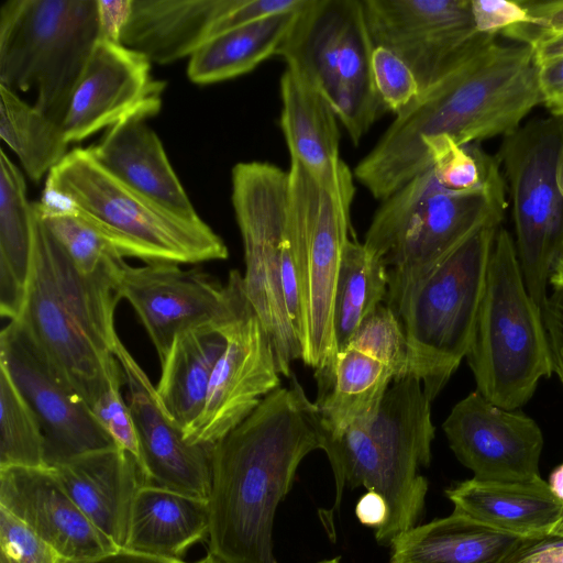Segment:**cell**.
<instances>
[{
	"label": "cell",
	"mask_w": 563,
	"mask_h": 563,
	"mask_svg": "<svg viewBox=\"0 0 563 563\" xmlns=\"http://www.w3.org/2000/svg\"><path fill=\"white\" fill-rule=\"evenodd\" d=\"M551 536H563V514Z\"/></svg>",
	"instance_id": "obj_53"
},
{
	"label": "cell",
	"mask_w": 563,
	"mask_h": 563,
	"mask_svg": "<svg viewBox=\"0 0 563 563\" xmlns=\"http://www.w3.org/2000/svg\"><path fill=\"white\" fill-rule=\"evenodd\" d=\"M466 357L477 391L508 410L527 404L539 380L553 372L542 311L526 287L514 238L501 225Z\"/></svg>",
	"instance_id": "obj_8"
},
{
	"label": "cell",
	"mask_w": 563,
	"mask_h": 563,
	"mask_svg": "<svg viewBox=\"0 0 563 563\" xmlns=\"http://www.w3.org/2000/svg\"><path fill=\"white\" fill-rule=\"evenodd\" d=\"M347 346L355 347L386 365L391 371L394 380L410 376L406 336L398 318L387 305L380 303L364 319Z\"/></svg>",
	"instance_id": "obj_37"
},
{
	"label": "cell",
	"mask_w": 563,
	"mask_h": 563,
	"mask_svg": "<svg viewBox=\"0 0 563 563\" xmlns=\"http://www.w3.org/2000/svg\"><path fill=\"white\" fill-rule=\"evenodd\" d=\"M239 0H132L120 43L151 63L190 57Z\"/></svg>",
	"instance_id": "obj_25"
},
{
	"label": "cell",
	"mask_w": 563,
	"mask_h": 563,
	"mask_svg": "<svg viewBox=\"0 0 563 563\" xmlns=\"http://www.w3.org/2000/svg\"><path fill=\"white\" fill-rule=\"evenodd\" d=\"M454 510L495 530L528 539L551 536L563 503L538 476L527 482L471 478L445 490Z\"/></svg>",
	"instance_id": "obj_26"
},
{
	"label": "cell",
	"mask_w": 563,
	"mask_h": 563,
	"mask_svg": "<svg viewBox=\"0 0 563 563\" xmlns=\"http://www.w3.org/2000/svg\"><path fill=\"white\" fill-rule=\"evenodd\" d=\"M317 563H341V558L336 556V558H332V559H325V560L319 561Z\"/></svg>",
	"instance_id": "obj_54"
},
{
	"label": "cell",
	"mask_w": 563,
	"mask_h": 563,
	"mask_svg": "<svg viewBox=\"0 0 563 563\" xmlns=\"http://www.w3.org/2000/svg\"><path fill=\"white\" fill-rule=\"evenodd\" d=\"M431 168L439 183L455 191H507L497 156L483 150L481 143L459 144L440 134L423 142Z\"/></svg>",
	"instance_id": "obj_35"
},
{
	"label": "cell",
	"mask_w": 563,
	"mask_h": 563,
	"mask_svg": "<svg viewBox=\"0 0 563 563\" xmlns=\"http://www.w3.org/2000/svg\"><path fill=\"white\" fill-rule=\"evenodd\" d=\"M34 206L76 268L84 275L96 273L111 256L119 255L112 245L90 224L69 213L42 212Z\"/></svg>",
	"instance_id": "obj_38"
},
{
	"label": "cell",
	"mask_w": 563,
	"mask_h": 563,
	"mask_svg": "<svg viewBox=\"0 0 563 563\" xmlns=\"http://www.w3.org/2000/svg\"><path fill=\"white\" fill-rule=\"evenodd\" d=\"M36 205L42 212L82 219L123 258L181 265L229 256L223 240L202 219H186L129 187L87 148L71 150L48 173Z\"/></svg>",
	"instance_id": "obj_5"
},
{
	"label": "cell",
	"mask_w": 563,
	"mask_h": 563,
	"mask_svg": "<svg viewBox=\"0 0 563 563\" xmlns=\"http://www.w3.org/2000/svg\"><path fill=\"white\" fill-rule=\"evenodd\" d=\"M0 136L32 181H40L67 155L64 129L16 92L0 85Z\"/></svg>",
	"instance_id": "obj_34"
},
{
	"label": "cell",
	"mask_w": 563,
	"mask_h": 563,
	"mask_svg": "<svg viewBox=\"0 0 563 563\" xmlns=\"http://www.w3.org/2000/svg\"><path fill=\"white\" fill-rule=\"evenodd\" d=\"M280 128L290 153L322 186L355 194L353 173L340 156L338 117L300 75L286 67L279 81Z\"/></svg>",
	"instance_id": "obj_23"
},
{
	"label": "cell",
	"mask_w": 563,
	"mask_h": 563,
	"mask_svg": "<svg viewBox=\"0 0 563 563\" xmlns=\"http://www.w3.org/2000/svg\"><path fill=\"white\" fill-rule=\"evenodd\" d=\"M146 120L131 118L113 125L88 152L134 190L186 219H201Z\"/></svg>",
	"instance_id": "obj_24"
},
{
	"label": "cell",
	"mask_w": 563,
	"mask_h": 563,
	"mask_svg": "<svg viewBox=\"0 0 563 563\" xmlns=\"http://www.w3.org/2000/svg\"><path fill=\"white\" fill-rule=\"evenodd\" d=\"M207 556H208V563H223L209 553L207 554Z\"/></svg>",
	"instance_id": "obj_55"
},
{
	"label": "cell",
	"mask_w": 563,
	"mask_h": 563,
	"mask_svg": "<svg viewBox=\"0 0 563 563\" xmlns=\"http://www.w3.org/2000/svg\"><path fill=\"white\" fill-rule=\"evenodd\" d=\"M362 0H308L277 55L331 106L354 145L386 112L374 86Z\"/></svg>",
	"instance_id": "obj_11"
},
{
	"label": "cell",
	"mask_w": 563,
	"mask_h": 563,
	"mask_svg": "<svg viewBox=\"0 0 563 563\" xmlns=\"http://www.w3.org/2000/svg\"><path fill=\"white\" fill-rule=\"evenodd\" d=\"M115 356L123 369L130 407L142 452L144 484L209 500L213 446L189 443L167 415L156 387L119 341Z\"/></svg>",
	"instance_id": "obj_20"
},
{
	"label": "cell",
	"mask_w": 563,
	"mask_h": 563,
	"mask_svg": "<svg viewBox=\"0 0 563 563\" xmlns=\"http://www.w3.org/2000/svg\"><path fill=\"white\" fill-rule=\"evenodd\" d=\"M393 380L391 371L368 354L352 346L340 351L331 383L316 401L323 440L373 413Z\"/></svg>",
	"instance_id": "obj_32"
},
{
	"label": "cell",
	"mask_w": 563,
	"mask_h": 563,
	"mask_svg": "<svg viewBox=\"0 0 563 563\" xmlns=\"http://www.w3.org/2000/svg\"><path fill=\"white\" fill-rule=\"evenodd\" d=\"M121 260L113 255L96 273L81 274L33 202L31 274L15 320L90 407L111 384H124L115 356L120 339L114 325L121 299L115 288Z\"/></svg>",
	"instance_id": "obj_3"
},
{
	"label": "cell",
	"mask_w": 563,
	"mask_h": 563,
	"mask_svg": "<svg viewBox=\"0 0 563 563\" xmlns=\"http://www.w3.org/2000/svg\"><path fill=\"white\" fill-rule=\"evenodd\" d=\"M1 554L13 563H60L59 554L24 522L0 507Z\"/></svg>",
	"instance_id": "obj_41"
},
{
	"label": "cell",
	"mask_w": 563,
	"mask_h": 563,
	"mask_svg": "<svg viewBox=\"0 0 563 563\" xmlns=\"http://www.w3.org/2000/svg\"><path fill=\"white\" fill-rule=\"evenodd\" d=\"M316 402L294 377L212 448L208 553L223 563H277L273 523L300 462L322 450Z\"/></svg>",
	"instance_id": "obj_2"
},
{
	"label": "cell",
	"mask_w": 563,
	"mask_h": 563,
	"mask_svg": "<svg viewBox=\"0 0 563 563\" xmlns=\"http://www.w3.org/2000/svg\"><path fill=\"white\" fill-rule=\"evenodd\" d=\"M542 104L551 117L563 119V57L539 66Z\"/></svg>",
	"instance_id": "obj_45"
},
{
	"label": "cell",
	"mask_w": 563,
	"mask_h": 563,
	"mask_svg": "<svg viewBox=\"0 0 563 563\" xmlns=\"http://www.w3.org/2000/svg\"><path fill=\"white\" fill-rule=\"evenodd\" d=\"M500 225L479 230L428 273L388 287L385 300L402 327L410 376L430 402L470 350Z\"/></svg>",
	"instance_id": "obj_7"
},
{
	"label": "cell",
	"mask_w": 563,
	"mask_h": 563,
	"mask_svg": "<svg viewBox=\"0 0 563 563\" xmlns=\"http://www.w3.org/2000/svg\"><path fill=\"white\" fill-rule=\"evenodd\" d=\"M372 75L385 110L396 115L406 110L420 95V87L411 69L388 48L375 45L372 54Z\"/></svg>",
	"instance_id": "obj_39"
},
{
	"label": "cell",
	"mask_w": 563,
	"mask_h": 563,
	"mask_svg": "<svg viewBox=\"0 0 563 563\" xmlns=\"http://www.w3.org/2000/svg\"><path fill=\"white\" fill-rule=\"evenodd\" d=\"M433 439L431 402L415 376L393 380L373 413L340 435L325 438L322 450L335 482L332 508L319 512L328 534L335 537L334 514L346 486H362L385 499L388 516L374 533L378 544L390 547L416 527L428 492L419 470L430 464Z\"/></svg>",
	"instance_id": "obj_4"
},
{
	"label": "cell",
	"mask_w": 563,
	"mask_h": 563,
	"mask_svg": "<svg viewBox=\"0 0 563 563\" xmlns=\"http://www.w3.org/2000/svg\"><path fill=\"white\" fill-rule=\"evenodd\" d=\"M230 324L205 323L179 332L161 362L156 391L167 415L183 430L202 410L211 375L227 345L225 329Z\"/></svg>",
	"instance_id": "obj_29"
},
{
	"label": "cell",
	"mask_w": 563,
	"mask_h": 563,
	"mask_svg": "<svg viewBox=\"0 0 563 563\" xmlns=\"http://www.w3.org/2000/svg\"><path fill=\"white\" fill-rule=\"evenodd\" d=\"M510 197L515 245L528 292L547 300L563 256V119H533L503 137L496 154Z\"/></svg>",
	"instance_id": "obj_12"
},
{
	"label": "cell",
	"mask_w": 563,
	"mask_h": 563,
	"mask_svg": "<svg viewBox=\"0 0 563 563\" xmlns=\"http://www.w3.org/2000/svg\"><path fill=\"white\" fill-rule=\"evenodd\" d=\"M308 0H239L214 24L210 37L271 15L298 11Z\"/></svg>",
	"instance_id": "obj_43"
},
{
	"label": "cell",
	"mask_w": 563,
	"mask_h": 563,
	"mask_svg": "<svg viewBox=\"0 0 563 563\" xmlns=\"http://www.w3.org/2000/svg\"><path fill=\"white\" fill-rule=\"evenodd\" d=\"M539 540L495 530L453 510L395 539L389 563H518Z\"/></svg>",
	"instance_id": "obj_27"
},
{
	"label": "cell",
	"mask_w": 563,
	"mask_h": 563,
	"mask_svg": "<svg viewBox=\"0 0 563 563\" xmlns=\"http://www.w3.org/2000/svg\"><path fill=\"white\" fill-rule=\"evenodd\" d=\"M355 515L361 523L376 530L386 521L388 507L379 494L367 492L358 499Z\"/></svg>",
	"instance_id": "obj_48"
},
{
	"label": "cell",
	"mask_w": 563,
	"mask_h": 563,
	"mask_svg": "<svg viewBox=\"0 0 563 563\" xmlns=\"http://www.w3.org/2000/svg\"><path fill=\"white\" fill-rule=\"evenodd\" d=\"M225 336L202 410L183 430L192 444L213 446L280 384L269 338L251 303L227 327Z\"/></svg>",
	"instance_id": "obj_17"
},
{
	"label": "cell",
	"mask_w": 563,
	"mask_h": 563,
	"mask_svg": "<svg viewBox=\"0 0 563 563\" xmlns=\"http://www.w3.org/2000/svg\"><path fill=\"white\" fill-rule=\"evenodd\" d=\"M166 82L151 74V62L121 43L99 38L73 93L63 129L68 143L102 129L158 113Z\"/></svg>",
	"instance_id": "obj_18"
},
{
	"label": "cell",
	"mask_w": 563,
	"mask_h": 563,
	"mask_svg": "<svg viewBox=\"0 0 563 563\" xmlns=\"http://www.w3.org/2000/svg\"><path fill=\"white\" fill-rule=\"evenodd\" d=\"M471 11L478 33L501 34L519 25H531L525 1L471 0Z\"/></svg>",
	"instance_id": "obj_42"
},
{
	"label": "cell",
	"mask_w": 563,
	"mask_h": 563,
	"mask_svg": "<svg viewBox=\"0 0 563 563\" xmlns=\"http://www.w3.org/2000/svg\"><path fill=\"white\" fill-rule=\"evenodd\" d=\"M518 563H563V536L539 540Z\"/></svg>",
	"instance_id": "obj_50"
},
{
	"label": "cell",
	"mask_w": 563,
	"mask_h": 563,
	"mask_svg": "<svg viewBox=\"0 0 563 563\" xmlns=\"http://www.w3.org/2000/svg\"><path fill=\"white\" fill-rule=\"evenodd\" d=\"M552 369L563 384V288H554L542 308Z\"/></svg>",
	"instance_id": "obj_44"
},
{
	"label": "cell",
	"mask_w": 563,
	"mask_h": 563,
	"mask_svg": "<svg viewBox=\"0 0 563 563\" xmlns=\"http://www.w3.org/2000/svg\"><path fill=\"white\" fill-rule=\"evenodd\" d=\"M131 4L132 0H97L99 38L120 43Z\"/></svg>",
	"instance_id": "obj_46"
},
{
	"label": "cell",
	"mask_w": 563,
	"mask_h": 563,
	"mask_svg": "<svg viewBox=\"0 0 563 563\" xmlns=\"http://www.w3.org/2000/svg\"><path fill=\"white\" fill-rule=\"evenodd\" d=\"M532 18L531 26L549 32L563 31V0L525 1Z\"/></svg>",
	"instance_id": "obj_47"
},
{
	"label": "cell",
	"mask_w": 563,
	"mask_h": 563,
	"mask_svg": "<svg viewBox=\"0 0 563 563\" xmlns=\"http://www.w3.org/2000/svg\"><path fill=\"white\" fill-rule=\"evenodd\" d=\"M506 191H455L429 168L382 201L363 242L387 267L388 287L415 279L468 238L501 224Z\"/></svg>",
	"instance_id": "obj_9"
},
{
	"label": "cell",
	"mask_w": 563,
	"mask_h": 563,
	"mask_svg": "<svg viewBox=\"0 0 563 563\" xmlns=\"http://www.w3.org/2000/svg\"><path fill=\"white\" fill-rule=\"evenodd\" d=\"M99 40L97 0H7L0 9V85L36 90L34 107L63 126Z\"/></svg>",
	"instance_id": "obj_10"
},
{
	"label": "cell",
	"mask_w": 563,
	"mask_h": 563,
	"mask_svg": "<svg viewBox=\"0 0 563 563\" xmlns=\"http://www.w3.org/2000/svg\"><path fill=\"white\" fill-rule=\"evenodd\" d=\"M298 11L271 15L210 37L189 57L188 78L194 84L209 85L253 70L277 54Z\"/></svg>",
	"instance_id": "obj_31"
},
{
	"label": "cell",
	"mask_w": 563,
	"mask_h": 563,
	"mask_svg": "<svg viewBox=\"0 0 563 563\" xmlns=\"http://www.w3.org/2000/svg\"><path fill=\"white\" fill-rule=\"evenodd\" d=\"M388 268L363 243L350 239L342 253L333 302L338 353L353 339L361 323L386 299Z\"/></svg>",
	"instance_id": "obj_33"
},
{
	"label": "cell",
	"mask_w": 563,
	"mask_h": 563,
	"mask_svg": "<svg viewBox=\"0 0 563 563\" xmlns=\"http://www.w3.org/2000/svg\"><path fill=\"white\" fill-rule=\"evenodd\" d=\"M60 563H190L179 560H169V559H163L157 558L135 551H131L124 548H120L119 550L92 559V560H86V561H67L62 560ZM191 563H208V556L196 561Z\"/></svg>",
	"instance_id": "obj_49"
},
{
	"label": "cell",
	"mask_w": 563,
	"mask_h": 563,
	"mask_svg": "<svg viewBox=\"0 0 563 563\" xmlns=\"http://www.w3.org/2000/svg\"><path fill=\"white\" fill-rule=\"evenodd\" d=\"M12 466L48 467L40 422L0 366V468Z\"/></svg>",
	"instance_id": "obj_36"
},
{
	"label": "cell",
	"mask_w": 563,
	"mask_h": 563,
	"mask_svg": "<svg viewBox=\"0 0 563 563\" xmlns=\"http://www.w3.org/2000/svg\"><path fill=\"white\" fill-rule=\"evenodd\" d=\"M232 206L241 233L243 288L273 347L277 371L301 360L303 306L289 210V173L267 162L232 168Z\"/></svg>",
	"instance_id": "obj_6"
},
{
	"label": "cell",
	"mask_w": 563,
	"mask_h": 563,
	"mask_svg": "<svg viewBox=\"0 0 563 563\" xmlns=\"http://www.w3.org/2000/svg\"><path fill=\"white\" fill-rule=\"evenodd\" d=\"M549 283L553 288H563V256H561L554 265Z\"/></svg>",
	"instance_id": "obj_52"
},
{
	"label": "cell",
	"mask_w": 563,
	"mask_h": 563,
	"mask_svg": "<svg viewBox=\"0 0 563 563\" xmlns=\"http://www.w3.org/2000/svg\"><path fill=\"white\" fill-rule=\"evenodd\" d=\"M288 173L290 225L303 306L301 361L314 368L319 393H323L338 358L334 290L343 249L351 239L354 195L322 186L298 161L290 159Z\"/></svg>",
	"instance_id": "obj_13"
},
{
	"label": "cell",
	"mask_w": 563,
	"mask_h": 563,
	"mask_svg": "<svg viewBox=\"0 0 563 563\" xmlns=\"http://www.w3.org/2000/svg\"><path fill=\"white\" fill-rule=\"evenodd\" d=\"M549 486L553 494L563 503V464L552 472Z\"/></svg>",
	"instance_id": "obj_51"
},
{
	"label": "cell",
	"mask_w": 563,
	"mask_h": 563,
	"mask_svg": "<svg viewBox=\"0 0 563 563\" xmlns=\"http://www.w3.org/2000/svg\"><path fill=\"white\" fill-rule=\"evenodd\" d=\"M209 528L207 500L143 484L133 501L124 549L184 561L195 544L208 539Z\"/></svg>",
	"instance_id": "obj_28"
},
{
	"label": "cell",
	"mask_w": 563,
	"mask_h": 563,
	"mask_svg": "<svg viewBox=\"0 0 563 563\" xmlns=\"http://www.w3.org/2000/svg\"><path fill=\"white\" fill-rule=\"evenodd\" d=\"M115 288L137 314L159 362L179 332L205 323L230 324L250 305L236 269L223 285L200 267L183 269L173 263L135 267L121 260Z\"/></svg>",
	"instance_id": "obj_14"
},
{
	"label": "cell",
	"mask_w": 563,
	"mask_h": 563,
	"mask_svg": "<svg viewBox=\"0 0 563 563\" xmlns=\"http://www.w3.org/2000/svg\"><path fill=\"white\" fill-rule=\"evenodd\" d=\"M121 386L122 384H111L90 408L115 445L131 454L142 471L139 435L130 407L121 396Z\"/></svg>",
	"instance_id": "obj_40"
},
{
	"label": "cell",
	"mask_w": 563,
	"mask_h": 563,
	"mask_svg": "<svg viewBox=\"0 0 563 563\" xmlns=\"http://www.w3.org/2000/svg\"><path fill=\"white\" fill-rule=\"evenodd\" d=\"M21 170L0 151V312L15 320L22 310L33 256V202Z\"/></svg>",
	"instance_id": "obj_30"
},
{
	"label": "cell",
	"mask_w": 563,
	"mask_h": 563,
	"mask_svg": "<svg viewBox=\"0 0 563 563\" xmlns=\"http://www.w3.org/2000/svg\"><path fill=\"white\" fill-rule=\"evenodd\" d=\"M0 366L40 422L48 467L115 445L88 402L56 373L16 320L1 331Z\"/></svg>",
	"instance_id": "obj_16"
},
{
	"label": "cell",
	"mask_w": 563,
	"mask_h": 563,
	"mask_svg": "<svg viewBox=\"0 0 563 563\" xmlns=\"http://www.w3.org/2000/svg\"><path fill=\"white\" fill-rule=\"evenodd\" d=\"M456 459L488 482H527L539 474L543 435L534 420L498 407L473 391L442 424Z\"/></svg>",
	"instance_id": "obj_19"
},
{
	"label": "cell",
	"mask_w": 563,
	"mask_h": 563,
	"mask_svg": "<svg viewBox=\"0 0 563 563\" xmlns=\"http://www.w3.org/2000/svg\"><path fill=\"white\" fill-rule=\"evenodd\" d=\"M0 507L24 522L63 560H92L120 549L88 519L49 467L0 468Z\"/></svg>",
	"instance_id": "obj_21"
},
{
	"label": "cell",
	"mask_w": 563,
	"mask_h": 563,
	"mask_svg": "<svg viewBox=\"0 0 563 563\" xmlns=\"http://www.w3.org/2000/svg\"><path fill=\"white\" fill-rule=\"evenodd\" d=\"M374 45L400 57L420 93L489 36L475 29L471 0H362Z\"/></svg>",
	"instance_id": "obj_15"
},
{
	"label": "cell",
	"mask_w": 563,
	"mask_h": 563,
	"mask_svg": "<svg viewBox=\"0 0 563 563\" xmlns=\"http://www.w3.org/2000/svg\"><path fill=\"white\" fill-rule=\"evenodd\" d=\"M489 36L402 112L358 162L353 175L378 200L431 168L424 140L440 134L459 144L507 136L539 104L532 48Z\"/></svg>",
	"instance_id": "obj_1"
},
{
	"label": "cell",
	"mask_w": 563,
	"mask_h": 563,
	"mask_svg": "<svg viewBox=\"0 0 563 563\" xmlns=\"http://www.w3.org/2000/svg\"><path fill=\"white\" fill-rule=\"evenodd\" d=\"M49 468L88 519L119 548H124L133 501L144 484L135 459L114 445Z\"/></svg>",
	"instance_id": "obj_22"
},
{
	"label": "cell",
	"mask_w": 563,
	"mask_h": 563,
	"mask_svg": "<svg viewBox=\"0 0 563 563\" xmlns=\"http://www.w3.org/2000/svg\"><path fill=\"white\" fill-rule=\"evenodd\" d=\"M0 563H13L10 559H8L5 555L0 554Z\"/></svg>",
	"instance_id": "obj_56"
}]
</instances>
